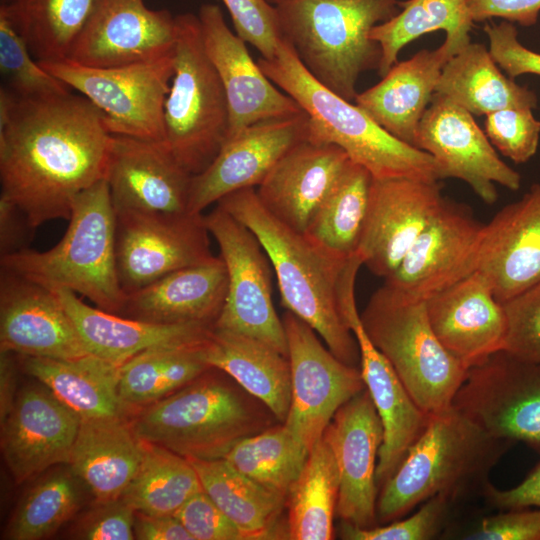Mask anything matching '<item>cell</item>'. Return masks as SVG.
<instances>
[{
    "instance_id": "4dcf8cb0",
    "label": "cell",
    "mask_w": 540,
    "mask_h": 540,
    "mask_svg": "<svg viewBox=\"0 0 540 540\" xmlns=\"http://www.w3.org/2000/svg\"><path fill=\"white\" fill-rule=\"evenodd\" d=\"M456 54L444 40L395 63L382 80L358 93L355 104L396 139L413 147L419 123L435 93L442 68Z\"/></svg>"
},
{
    "instance_id": "816d5d0a",
    "label": "cell",
    "mask_w": 540,
    "mask_h": 540,
    "mask_svg": "<svg viewBox=\"0 0 540 540\" xmlns=\"http://www.w3.org/2000/svg\"><path fill=\"white\" fill-rule=\"evenodd\" d=\"M489 52L498 66L512 79L524 74L540 76V53L532 51L518 40V31L511 22L502 20L484 26Z\"/></svg>"
},
{
    "instance_id": "9a60e30c",
    "label": "cell",
    "mask_w": 540,
    "mask_h": 540,
    "mask_svg": "<svg viewBox=\"0 0 540 540\" xmlns=\"http://www.w3.org/2000/svg\"><path fill=\"white\" fill-rule=\"evenodd\" d=\"M414 146L433 157L441 180L467 183L486 204L498 199L496 184L517 191L521 175L498 155L473 114L434 93L419 123Z\"/></svg>"
},
{
    "instance_id": "11a10c76",
    "label": "cell",
    "mask_w": 540,
    "mask_h": 540,
    "mask_svg": "<svg viewBox=\"0 0 540 540\" xmlns=\"http://www.w3.org/2000/svg\"><path fill=\"white\" fill-rule=\"evenodd\" d=\"M468 6L474 23L501 18L531 27L540 14V0H468Z\"/></svg>"
},
{
    "instance_id": "91938a15",
    "label": "cell",
    "mask_w": 540,
    "mask_h": 540,
    "mask_svg": "<svg viewBox=\"0 0 540 540\" xmlns=\"http://www.w3.org/2000/svg\"><path fill=\"white\" fill-rule=\"evenodd\" d=\"M10 352H1V421L8 415L14 399L13 364Z\"/></svg>"
},
{
    "instance_id": "4316f807",
    "label": "cell",
    "mask_w": 540,
    "mask_h": 540,
    "mask_svg": "<svg viewBox=\"0 0 540 540\" xmlns=\"http://www.w3.org/2000/svg\"><path fill=\"white\" fill-rule=\"evenodd\" d=\"M477 271L501 303L540 282V182L485 224Z\"/></svg>"
},
{
    "instance_id": "3957f363",
    "label": "cell",
    "mask_w": 540,
    "mask_h": 540,
    "mask_svg": "<svg viewBox=\"0 0 540 540\" xmlns=\"http://www.w3.org/2000/svg\"><path fill=\"white\" fill-rule=\"evenodd\" d=\"M513 442L495 438L453 405L429 415L377 498V522L400 519L426 500L443 495L454 502L475 489Z\"/></svg>"
},
{
    "instance_id": "74e56055",
    "label": "cell",
    "mask_w": 540,
    "mask_h": 540,
    "mask_svg": "<svg viewBox=\"0 0 540 540\" xmlns=\"http://www.w3.org/2000/svg\"><path fill=\"white\" fill-rule=\"evenodd\" d=\"M398 7L401 11L370 32V38L381 48V77L397 63L406 45L427 33L443 30L445 41L456 53L471 42L469 33L474 21L468 0H405L399 1Z\"/></svg>"
},
{
    "instance_id": "8992f818",
    "label": "cell",
    "mask_w": 540,
    "mask_h": 540,
    "mask_svg": "<svg viewBox=\"0 0 540 540\" xmlns=\"http://www.w3.org/2000/svg\"><path fill=\"white\" fill-rule=\"evenodd\" d=\"M208 370L146 406L131 423L136 436L185 458L212 460L272 425L275 416L261 401Z\"/></svg>"
},
{
    "instance_id": "ffe728a7",
    "label": "cell",
    "mask_w": 540,
    "mask_h": 540,
    "mask_svg": "<svg viewBox=\"0 0 540 540\" xmlns=\"http://www.w3.org/2000/svg\"><path fill=\"white\" fill-rule=\"evenodd\" d=\"M198 18L205 52L218 73L228 102L226 140L252 124L303 112L251 58L246 42L231 31L218 5H201Z\"/></svg>"
},
{
    "instance_id": "7dc6e473",
    "label": "cell",
    "mask_w": 540,
    "mask_h": 540,
    "mask_svg": "<svg viewBox=\"0 0 540 540\" xmlns=\"http://www.w3.org/2000/svg\"><path fill=\"white\" fill-rule=\"evenodd\" d=\"M484 123L491 144L514 163H525L536 154L540 121L534 116L533 109H500L486 115Z\"/></svg>"
},
{
    "instance_id": "cb8c5ba5",
    "label": "cell",
    "mask_w": 540,
    "mask_h": 540,
    "mask_svg": "<svg viewBox=\"0 0 540 540\" xmlns=\"http://www.w3.org/2000/svg\"><path fill=\"white\" fill-rule=\"evenodd\" d=\"M192 176L164 142L112 134L105 180L114 211L188 212Z\"/></svg>"
},
{
    "instance_id": "94428289",
    "label": "cell",
    "mask_w": 540,
    "mask_h": 540,
    "mask_svg": "<svg viewBox=\"0 0 540 540\" xmlns=\"http://www.w3.org/2000/svg\"><path fill=\"white\" fill-rule=\"evenodd\" d=\"M268 1H269L271 4H273V5L276 6V5H278V4H280V3H283V2H285V1H287V0H268Z\"/></svg>"
},
{
    "instance_id": "9c48e42d",
    "label": "cell",
    "mask_w": 540,
    "mask_h": 540,
    "mask_svg": "<svg viewBox=\"0 0 540 540\" xmlns=\"http://www.w3.org/2000/svg\"><path fill=\"white\" fill-rule=\"evenodd\" d=\"M164 143L191 175L205 170L224 145L229 128L222 82L202 42L198 15L176 16L174 74L164 106Z\"/></svg>"
},
{
    "instance_id": "60d3db41",
    "label": "cell",
    "mask_w": 540,
    "mask_h": 540,
    "mask_svg": "<svg viewBox=\"0 0 540 540\" xmlns=\"http://www.w3.org/2000/svg\"><path fill=\"white\" fill-rule=\"evenodd\" d=\"M205 343L153 348L123 363L118 393L124 407L151 405L207 371L210 366L203 357Z\"/></svg>"
},
{
    "instance_id": "603a6c76",
    "label": "cell",
    "mask_w": 540,
    "mask_h": 540,
    "mask_svg": "<svg viewBox=\"0 0 540 540\" xmlns=\"http://www.w3.org/2000/svg\"><path fill=\"white\" fill-rule=\"evenodd\" d=\"M1 423L4 460L23 483L55 464H69L81 419L48 388L27 386Z\"/></svg>"
},
{
    "instance_id": "c3c4849f",
    "label": "cell",
    "mask_w": 540,
    "mask_h": 540,
    "mask_svg": "<svg viewBox=\"0 0 540 540\" xmlns=\"http://www.w3.org/2000/svg\"><path fill=\"white\" fill-rule=\"evenodd\" d=\"M502 304L507 318L503 351L540 364V282Z\"/></svg>"
},
{
    "instance_id": "ab89813d",
    "label": "cell",
    "mask_w": 540,
    "mask_h": 540,
    "mask_svg": "<svg viewBox=\"0 0 540 540\" xmlns=\"http://www.w3.org/2000/svg\"><path fill=\"white\" fill-rule=\"evenodd\" d=\"M98 0H11L0 12L38 62L67 60Z\"/></svg>"
},
{
    "instance_id": "f546056e",
    "label": "cell",
    "mask_w": 540,
    "mask_h": 540,
    "mask_svg": "<svg viewBox=\"0 0 540 540\" xmlns=\"http://www.w3.org/2000/svg\"><path fill=\"white\" fill-rule=\"evenodd\" d=\"M52 290L72 320L88 354L121 366L137 354L166 346L206 342L213 327L202 324H157L91 307L67 289Z\"/></svg>"
},
{
    "instance_id": "2e32d148",
    "label": "cell",
    "mask_w": 540,
    "mask_h": 540,
    "mask_svg": "<svg viewBox=\"0 0 540 540\" xmlns=\"http://www.w3.org/2000/svg\"><path fill=\"white\" fill-rule=\"evenodd\" d=\"M484 226L470 208L446 198L383 285L425 302L477 271Z\"/></svg>"
},
{
    "instance_id": "e0dca14e",
    "label": "cell",
    "mask_w": 540,
    "mask_h": 540,
    "mask_svg": "<svg viewBox=\"0 0 540 540\" xmlns=\"http://www.w3.org/2000/svg\"><path fill=\"white\" fill-rule=\"evenodd\" d=\"M360 267L356 261L349 262L345 267L339 287L340 307L357 341L361 375L383 426V441L376 468V482L382 486L425 429L429 415L414 402L362 325L355 299V282Z\"/></svg>"
},
{
    "instance_id": "7402d4cb",
    "label": "cell",
    "mask_w": 540,
    "mask_h": 540,
    "mask_svg": "<svg viewBox=\"0 0 540 540\" xmlns=\"http://www.w3.org/2000/svg\"><path fill=\"white\" fill-rule=\"evenodd\" d=\"M307 134L308 117L303 111L252 124L226 140L211 164L192 176L188 212L202 214L230 193L258 187L283 154Z\"/></svg>"
},
{
    "instance_id": "8fae6325",
    "label": "cell",
    "mask_w": 540,
    "mask_h": 540,
    "mask_svg": "<svg viewBox=\"0 0 540 540\" xmlns=\"http://www.w3.org/2000/svg\"><path fill=\"white\" fill-rule=\"evenodd\" d=\"M204 218L228 275L225 303L213 329L255 338L288 357L284 325L272 299L273 268L258 238L218 206Z\"/></svg>"
},
{
    "instance_id": "f6af8a7d",
    "label": "cell",
    "mask_w": 540,
    "mask_h": 540,
    "mask_svg": "<svg viewBox=\"0 0 540 540\" xmlns=\"http://www.w3.org/2000/svg\"><path fill=\"white\" fill-rule=\"evenodd\" d=\"M34 59L23 38L0 12V70L7 84L4 87L22 98L61 94L71 90Z\"/></svg>"
},
{
    "instance_id": "7a4b0ae2",
    "label": "cell",
    "mask_w": 540,
    "mask_h": 540,
    "mask_svg": "<svg viewBox=\"0 0 540 540\" xmlns=\"http://www.w3.org/2000/svg\"><path fill=\"white\" fill-rule=\"evenodd\" d=\"M220 207L249 228L264 248L276 274L281 303L311 326L342 362L358 367L357 341L340 307L339 287L347 261H340L275 218L258 199L256 189L235 191Z\"/></svg>"
},
{
    "instance_id": "7bdbcfd3",
    "label": "cell",
    "mask_w": 540,
    "mask_h": 540,
    "mask_svg": "<svg viewBox=\"0 0 540 540\" xmlns=\"http://www.w3.org/2000/svg\"><path fill=\"white\" fill-rule=\"evenodd\" d=\"M308 454L304 444L280 423L242 439L224 459L261 486L287 497Z\"/></svg>"
},
{
    "instance_id": "83f0119b",
    "label": "cell",
    "mask_w": 540,
    "mask_h": 540,
    "mask_svg": "<svg viewBox=\"0 0 540 540\" xmlns=\"http://www.w3.org/2000/svg\"><path fill=\"white\" fill-rule=\"evenodd\" d=\"M350 161L334 144L300 140L283 154L258 186V199L280 222L304 234L313 214Z\"/></svg>"
},
{
    "instance_id": "1f68e13d",
    "label": "cell",
    "mask_w": 540,
    "mask_h": 540,
    "mask_svg": "<svg viewBox=\"0 0 540 540\" xmlns=\"http://www.w3.org/2000/svg\"><path fill=\"white\" fill-rule=\"evenodd\" d=\"M144 442L124 418L81 420L70 465L98 502L118 499L135 476Z\"/></svg>"
},
{
    "instance_id": "e575fe53",
    "label": "cell",
    "mask_w": 540,
    "mask_h": 540,
    "mask_svg": "<svg viewBox=\"0 0 540 540\" xmlns=\"http://www.w3.org/2000/svg\"><path fill=\"white\" fill-rule=\"evenodd\" d=\"M203 491L233 521L246 540L289 539L281 524L286 497L274 493L235 469L224 458H187Z\"/></svg>"
},
{
    "instance_id": "f907efd6",
    "label": "cell",
    "mask_w": 540,
    "mask_h": 540,
    "mask_svg": "<svg viewBox=\"0 0 540 540\" xmlns=\"http://www.w3.org/2000/svg\"><path fill=\"white\" fill-rule=\"evenodd\" d=\"M174 516L193 540H246L238 526L203 490L190 497Z\"/></svg>"
},
{
    "instance_id": "d6a6232c",
    "label": "cell",
    "mask_w": 540,
    "mask_h": 540,
    "mask_svg": "<svg viewBox=\"0 0 540 540\" xmlns=\"http://www.w3.org/2000/svg\"><path fill=\"white\" fill-rule=\"evenodd\" d=\"M203 357L261 401L279 423L286 420L291 400L287 356L255 338L212 329Z\"/></svg>"
},
{
    "instance_id": "d4e9b609",
    "label": "cell",
    "mask_w": 540,
    "mask_h": 540,
    "mask_svg": "<svg viewBox=\"0 0 540 540\" xmlns=\"http://www.w3.org/2000/svg\"><path fill=\"white\" fill-rule=\"evenodd\" d=\"M0 350L51 359H74L88 354L56 294L3 269Z\"/></svg>"
},
{
    "instance_id": "8d00e7d4",
    "label": "cell",
    "mask_w": 540,
    "mask_h": 540,
    "mask_svg": "<svg viewBox=\"0 0 540 540\" xmlns=\"http://www.w3.org/2000/svg\"><path fill=\"white\" fill-rule=\"evenodd\" d=\"M372 181L365 167L350 161L308 223L305 236L334 259L357 255Z\"/></svg>"
},
{
    "instance_id": "5b68a950",
    "label": "cell",
    "mask_w": 540,
    "mask_h": 540,
    "mask_svg": "<svg viewBox=\"0 0 540 540\" xmlns=\"http://www.w3.org/2000/svg\"><path fill=\"white\" fill-rule=\"evenodd\" d=\"M398 2L287 0L276 5L281 38L319 83L352 102L360 75L380 65L370 32L397 14Z\"/></svg>"
},
{
    "instance_id": "f5cc1de1",
    "label": "cell",
    "mask_w": 540,
    "mask_h": 540,
    "mask_svg": "<svg viewBox=\"0 0 540 540\" xmlns=\"http://www.w3.org/2000/svg\"><path fill=\"white\" fill-rule=\"evenodd\" d=\"M482 518L462 539L540 540V508H516Z\"/></svg>"
},
{
    "instance_id": "db71d44e",
    "label": "cell",
    "mask_w": 540,
    "mask_h": 540,
    "mask_svg": "<svg viewBox=\"0 0 540 540\" xmlns=\"http://www.w3.org/2000/svg\"><path fill=\"white\" fill-rule=\"evenodd\" d=\"M100 506L82 522L78 538L86 540L135 539L136 511L122 498L99 502Z\"/></svg>"
},
{
    "instance_id": "ac0fdd59",
    "label": "cell",
    "mask_w": 540,
    "mask_h": 540,
    "mask_svg": "<svg viewBox=\"0 0 540 540\" xmlns=\"http://www.w3.org/2000/svg\"><path fill=\"white\" fill-rule=\"evenodd\" d=\"M440 181L373 178L357 255L373 274L387 278L441 208Z\"/></svg>"
},
{
    "instance_id": "836d02e7",
    "label": "cell",
    "mask_w": 540,
    "mask_h": 540,
    "mask_svg": "<svg viewBox=\"0 0 540 540\" xmlns=\"http://www.w3.org/2000/svg\"><path fill=\"white\" fill-rule=\"evenodd\" d=\"M22 357L24 370L81 420L124 418L120 366L91 354L74 359Z\"/></svg>"
},
{
    "instance_id": "44dd1931",
    "label": "cell",
    "mask_w": 540,
    "mask_h": 540,
    "mask_svg": "<svg viewBox=\"0 0 540 540\" xmlns=\"http://www.w3.org/2000/svg\"><path fill=\"white\" fill-rule=\"evenodd\" d=\"M322 438L339 474L336 514L356 527L376 526V468L383 426L366 388L338 409Z\"/></svg>"
},
{
    "instance_id": "9f6ffc18",
    "label": "cell",
    "mask_w": 540,
    "mask_h": 540,
    "mask_svg": "<svg viewBox=\"0 0 540 540\" xmlns=\"http://www.w3.org/2000/svg\"><path fill=\"white\" fill-rule=\"evenodd\" d=\"M482 495L487 504L500 510L540 508V463L517 486L501 490L488 482Z\"/></svg>"
},
{
    "instance_id": "4fadbf2b",
    "label": "cell",
    "mask_w": 540,
    "mask_h": 540,
    "mask_svg": "<svg viewBox=\"0 0 540 540\" xmlns=\"http://www.w3.org/2000/svg\"><path fill=\"white\" fill-rule=\"evenodd\" d=\"M452 405L491 436L540 453V364L499 351L468 369Z\"/></svg>"
},
{
    "instance_id": "277c9868",
    "label": "cell",
    "mask_w": 540,
    "mask_h": 540,
    "mask_svg": "<svg viewBox=\"0 0 540 540\" xmlns=\"http://www.w3.org/2000/svg\"><path fill=\"white\" fill-rule=\"evenodd\" d=\"M263 73L291 96L308 117L307 138L340 147L375 179L406 177L441 181L433 157L380 127L356 104L319 83L281 38L272 59L260 57Z\"/></svg>"
},
{
    "instance_id": "bcb514c9",
    "label": "cell",
    "mask_w": 540,
    "mask_h": 540,
    "mask_svg": "<svg viewBox=\"0 0 540 540\" xmlns=\"http://www.w3.org/2000/svg\"><path fill=\"white\" fill-rule=\"evenodd\" d=\"M450 498L437 495L423 502L419 509L405 519H397L382 526L360 528L343 522L342 539L349 540H430L447 526L452 506Z\"/></svg>"
},
{
    "instance_id": "6125c7cd",
    "label": "cell",
    "mask_w": 540,
    "mask_h": 540,
    "mask_svg": "<svg viewBox=\"0 0 540 540\" xmlns=\"http://www.w3.org/2000/svg\"><path fill=\"white\" fill-rule=\"evenodd\" d=\"M9 1H11V0H1V4H6V3H8Z\"/></svg>"
},
{
    "instance_id": "ba28073f",
    "label": "cell",
    "mask_w": 540,
    "mask_h": 540,
    "mask_svg": "<svg viewBox=\"0 0 540 540\" xmlns=\"http://www.w3.org/2000/svg\"><path fill=\"white\" fill-rule=\"evenodd\" d=\"M360 318L372 343L425 413L452 405L468 368L435 335L425 302L406 299L382 285Z\"/></svg>"
},
{
    "instance_id": "680465c9",
    "label": "cell",
    "mask_w": 540,
    "mask_h": 540,
    "mask_svg": "<svg viewBox=\"0 0 540 540\" xmlns=\"http://www.w3.org/2000/svg\"><path fill=\"white\" fill-rule=\"evenodd\" d=\"M135 539L140 540H193L174 515H149L136 512Z\"/></svg>"
},
{
    "instance_id": "52a82bcc",
    "label": "cell",
    "mask_w": 540,
    "mask_h": 540,
    "mask_svg": "<svg viewBox=\"0 0 540 540\" xmlns=\"http://www.w3.org/2000/svg\"><path fill=\"white\" fill-rule=\"evenodd\" d=\"M68 221L55 246L1 256V269L48 289L81 294L97 308L118 314L126 294L117 272L115 211L105 179L76 198Z\"/></svg>"
},
{
    "instance_id": "d6986e66",
    "label": "cell",
    "mask_w": 540,
    "mask_h": 540,
    "mask_svg": "<svg viewBox=\"0 0 540 540\" xmlns=\"http://www.w3.org/2000/svg\"><path fill=\"white\" fill-rule=\"evenodd\" d=\"M176 16L144 0H98L67 60L109 68L156 60L174 51Z\"/></svg>"
},
{
    "instance_id": "d590c367",
    "label": "cell",
    "mask_w": 540,
    "mask_h": 540,
    "mask_svg": "<svg viewBox=\"0 0 540 540\" xmlns=\"http://www.w3.org/2000/svg\"><path fill=\"white\" fill-rule=\"evenodd\" d=\"M499 68L489 49L470 42L444 65L435 93L477 116L511 107L535 109V91L519 85Z\"/></svg>"
},
{
    "instance_id": "681fc988",
    "label": "cell",
    "mask_w": 540,
    "mask_h": 540,
    "mask_svg": "<svg viewBox=\"0 0 540 540\" xmlns=\"http://www.w3.org/2000/svg\"><path fill=\"white\" fill-rule=\"evenodd\" d=\"M236 34L254 46L262 58L272 59L281 40L276 6L268 0H222Z\"/></svg>"
},
{
    "instance_id": "30bf717a",
    "label": "cell",
    "mask_w": 540,
    "mask_h": 540,
    "mask_svg": "<svg viewBox=\"0 0 540 540\" xmlns=\"http://www.w3.org/2000/svg\"><path fill=\"white\" fill-rule=\"evenodd\" d=\"M38 63L100 109L112 134L164 142L174 51L156 60L109 68L70 60Z\"/></svg>"
},
{
    "instance_id": "f1b7e54d",
    "label": "cell",
    "mask_w": 540,
    "mask_h": 540,
    "mask_svg": "<svg viewBox=\"0 0 540 540\" xmlns=\"http://www.w3.org/2000/svg\"><path fill=\"white\" fill-rule=\"evenodd\" d=\"M228 275L220 256L171 272L126 295L117 315L157 324L214 327L225 303Z\"/></svg>"
},
{
    "instance_id": "484cf974",
    "label": "cell",
    "mask_w": 540,
    "mask_h": 540,
    "mask_svg": "<svg viewBox=\"0 0 540 540\" xmlns=\"http://www.w3.org/2000/svg\"><path fill=\"white\" fill-rule=\"evenodd\" d=\"M425 303L435 335L468 369L503 350L505 309L480 272L475 271Z\"/></svg>"
},
{
    "instance_id": "6f0895ef",
    "label": "cell",
    "mask_w": 540,
    "mask_h": 540,
    "mask_svg": "<svg viewBox=\"0 0 540 540\" xmlns=\"http://www.w3.org/2000/svg\"><path fill=\"white\" fill-rule=\"evenodd\" d=\"M34 231L25 213L0 195V257L28 249Z\"/></svg>"
},
{
    "instance_id": "b9f144b4",
    "label": "cell",
    "mask_w": 540,
    "mask_h": 540,
    "mask_svg": "<svg viewBox=\"0 0 540 540\" xmlns=\"http://www.w3.org/2000/svg\"><path fill=\"white\" fill-rule=\"evenodd\" d=\"M201 490L198 474L187 458L144 442L140 466L120 498L139 513L174 515Z\"/></svg>"
},
{
    "instance_id": "f35d334b",
    "label": "cell",
    "mask_w": 540,
    "mask_h": 540,
    "mask_svg": "<svg viewBox=\"0 0 540 540\" xmlns=\"http://www.w3.org/2000/svg\"><path fill=\"white\" fill-rule=\"evenodd\" d=\"M339 495L333 453L321 438L309 451L302 471L286 497L288 538L330 540Z\"/></svg>"
},
{
    "instance_id": "ee69618b",
    "label": "cell",
    "mask_w": 540,
    "mask_h": 540,
    "mask_svg": "<svg viewBox=\"0 0 540 540\" xmlns=\"http://www.w3.org/2000/svg\"><path fill=\"white\" fill-rule=\"evenodd\" d=\"M74 479L56 473L35 485L23 498L7 530L12 540H39L55 533L79 507Z\"/></svg>"
},
{
    "instance_id": "5bb4252c",
    "label": "cell",
    "mask_w": 540,
    "mask_h": 540,
    "mask_svg": "<svg viewBox=\"0 0 540 540\" xmlns=\"http://www.w3.org/2000/svg\"><path fill=\"white\" fill-rule=\"evenodd\" d=\"M209 235L203 214L115 211L116 266L124 293L209 260L214 256Z\"/></svg>"
},
{
    "instance_id": "7c38bea8",
    "label": "cell",
    "mask_w": 540,
    "mask_h": 540,
    "mask_svg": "<svg viewBox=\"0 0 540 540\" xmlns=\"http://www.w3.org/2000/svg\"><path fill=\"white\" fill-rule=\"evenodd\" d=\"M282 322L291 375L290 407L283 423L310 451L338 409L366 387L360 368L338 359L306 322L289 311Z\"/></svg>"
},
{
    "instance_id": "6da1fadb",
    "label": "cell",
    "mask_w": 540,
    "mask_h": 540,
    "mask_svg": "<svg viewBox=\"0 0 540 540\" xmlns=\"http://www.w3.org/2000/svg\"><path fill=\"white\" fill-rule=\"evenodd\" d=\"M111 137L104 113L82 95L22 98L2 86L0 195L34 229L68 220L76 198L105 179Z\"/></svg>"
}]
</instances>
